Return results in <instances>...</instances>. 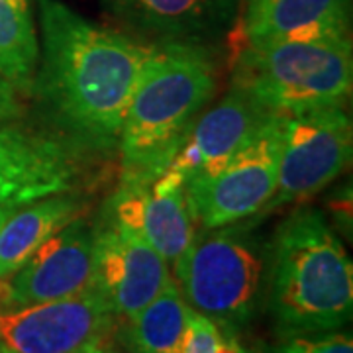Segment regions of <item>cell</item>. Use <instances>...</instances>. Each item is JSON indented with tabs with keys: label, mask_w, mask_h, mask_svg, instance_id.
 Listing matches in <instances>:
<instances>
[{
	"label": "cell",
	"mask_w": 353,
	"mask_h": 353,
	"mask_svg": "<svg viewBox=\"0 0 353 353\" xmlns=\"http://www.w3.org/2000/svg\"><path fill=\"white\" fill-rule=\"evenodd\" d=\"M214 94V61L201 46H150L118 139L120 183L152 185L163 175Z\"/></svg>",
	"instance_id": "7a4b0ae2"
},
{
	"label": "cell",
	"mask_w": 353,
	"mask_h": 353,
	"mask_svg": "<svg viewBox=\"0 0 353 353\" xmlns=\"http://www.w3.org/2000/svg\"><path fill=\"white\" fill-rule=\"evenodd\" d=\"M79 176L77 148L69 141L0 124V206L73 192Z\"/></svg>",
	"instance_id": "8fae6325"
},
{
	"label": "cell",
	"mask_w": 353,
	"mask_h": 353,
	"mask_svg": "<svg viewBox=\"0 0 353 353\" xmlns=\"http://www.w3.org/2000/svg\"><path fill=\"white\" fill-rule=\"evenodd\" d=\"M245 43L350 38L347 0H248Z\"/></svg>",
	"instance_id": "5bb4252c"
},
{
	"label": "cell",
	"mask_w": 353,
	"mask_h": 353,
	"mask_svg": "<svg viewBox=\"0 0 353 353\" xmlns=\"http://www.w3.org/2000/svg\"><path fill=\"white\" fill-rule=\"evenodd\" d=\"M240 343L226 338L212 320L199 312H190L189 328L181 353H238Z\"/></svg>",
	"instance_id": "d6986e66"
},
{
	"label": "cell",
	"mask_w": 353,
	"mask_h": 353,
	"mask_svg": "<svg viewBox=\"0 0 353 353\" xmlns=\"http://www.w3.org/2000/svg\"><path fill=\"white\" fill-rule=\"evenodd\" d=\"M22 116V102L20 92L0 75V124L12 122Z\"/></svg>",
	"instance_id": "44dd1931"
},
{
	"label": "cell",
	"mask_w": 353,
	"mask_h": 353,
	"mask_svg": "<svg viewBox=\"0 0 353 353\" xmlns=\"http://www.w3.org/2000/svg\"><path fill=\"white\" fill-rule=\"evenodd\" d=\"M94 287L118 318H132L173 281L163 257L108 208L94 224Z\"/></svg>",
	"instance_id": "30bf717a"
},
{
	"label": "cell",
	"mask_w": 353,
	"mask_h": 353,
	"mask_svg": "<svg viewBox=\"0 0 353 353\" xmlns=\"http://www.w3.org/2000/svg\"><path fill=\"white\" fill-rule=\"evenodd\" d=\"M0 345H2V343H0Z\"/></svg>",
	"instance_id": "484cf974"
},
{
	"label": "cell",
	"mask_w": 353,
	"mask_h": 353,
	"mask_svg": "<svg viewBox=\"0 0 353 353\" xmlns=\"http://www.w3.org/2000/svg\"><path fill=\"white\" fill-rule=\"evenodd\" d=\"M132 26L171 39H185L220 18L226 0H102Z\"/></svg>",
	"instance_id": "2e32d148"
},
{
	"label": "cell",
	"mask_w": 353,
	"mask_h": 353,
	"mask_svg": "<svg viewBox=\"0 0 353 353\" xmlns=\"http://www.w3.org/2000/svg\"><path fill=\"white\" fill-rule=\"evenodd\" d=\"M190 312L173 279L152 303L128 318V347L132 353H181Z\"/></svg>",
	"instance_id": "e0dca14e"
},
{
	"label": "cell",
	"mask_w": 353,
	"mask_h": 353,
	"mask_svg": "<svg viewBox=\"0 0 353 353\" xmlns=\"http://www.w3.org/2000/svg\"><path fill=\"white\" fill-rule=\"evenodd\" d=\"M34 92L73 148H118L126 108L150 46L94 24L61 0H38Z\"/></svg>",
	"instance_id": "6da1fadb"
},
{
	"label": "cell",
	"mask_w": 353,
	"mask_h": 353,
	"mask_svg": "<svg viewBox=\"0 0 353 353\" xmlns=\"http://www.w3.org/2000/svg\"><path fill=\"white\" fill-rule=\"evenodd\" d=\"M12 208H16V206H0V222H2L4 218H6V214H8V212H10Z\"/></svg>",
	"instance_id": "603a6c76"
},
{
	"label": "cell",
	"mask_w": 353,
	"mask_h": 353,
	"mask_svg": "<svg viewBox=\"0 0 353 353\" xmlns=\"http://www.w3.org/2000/svg\"><path fill=\"white\" fill-rule=\"evenodd\" d=\"M353 308V265L326 216L299 208L269 245V310L283 336H316L345 326Z\"/></svg>",
	"instance_id": "3957f363"
},
{
	"label": "cell",
	"mask_w": 353,
	"mask_h": 353,
	"mask_svg": "<svg viewBox=\"0 0 353 353\" xmlns=\"http://www.w3.org/2000/svg\"><path fill=\"white\" fill-rule=\"evenodd\" d=\"M279 353H353V341L345 334H316V336H294Z\"/></svg>",
	"instance_id": "ffe728a7"
},
{
	"label": "cell",
	"mask_w": 353,
	"mask_h": 353,
	"mask_svg": "<svg viewBox=\"0 0 353 353\" xmlns=\"http://www.w3.org/2000/svg\"><path fill=\"white\" fill-rule=\"evenodd\" d=\"M352 150V118L345 104L285 116L277 190L263 212L316 196L345 171Z\"/></svg>",
	"instance_id": "52a82bcc"
},
{
	"label": "cell",
	"mask_w": 353,
	"mask_h": 353,
	"mask_svg": "<svg viewBox=\"0 0 353 353\" xmlns=\"http://www.w3.org/2000/svg\"><path fill=\"white\" fill-rule=\"evenodd\" d=\"M39 38L30 0H0V75L20 94L34 92Z\"/></svg>",
	"instance_id": "ac0fdd59"
},
{
	"label": "cell",
	"mask_w": 353,
	"mask_h": 353,
	"mask_svg": "<svg viewBox=\"0 0 353 353\" xmlns=\"http://www.w3.org/2000/svg\"><path fill=\"white\" fill-rule=\"evenodd\" d=\"M114 318L94 287L69 299L2 310L0 343L10 353H77L106 338Z\"/></svg>",
	"instance_id": "ba28073f"
},
{
	"label": "cell",
	"mask_w": 353,
	"mask_h": 353,
	"mask_svg": "<svg viewBox=\"0 0 353 353\" xmlns=\"http://www.w3.org/2000/svg\"><path fill=\"white\" fill-rule=\"evenodd\" d=\"M77 353H116V352L110 350V347L106 345L104 338H102V340H97V341H92V343H88V345H85L81 352H77Z\"/></svg>",
	"instance_id": "7402d4cb"
},
{
	"label": "cell",
	"mask_w": 353,
	"mask_h": 353,
	"mask_svg": "<svg viewBox=\"0 0 353 353\" xmlns=\"http://www.w3.org/2000/svg\"><path fill=\"white\" fill-rule=\"evenodd\" d=\"M108 210L148 241L171 269L196 234L185 185L165 176H159L152 185L120 183Z\"/></svg>",
	"instance_id": "4fadbf2b"
},
{
	"label": "cell",
	"mask_w": 353,
	"mask_h": 353,
	"mask_svg": "<svg viewBox=\"0 0 353 353\" xmlns=\"http://www.w3.org/2000/svg\"><path fill=\"white\" fill-rule=\"evenodd\" d=\"M83 206L73 190L12 208L0 222V279L16 273L41 243L79 218Z\"/></svg>",
	"instance_id": "9a60e30c"
},
{
	"label": "cell",
	"mask_w": 353,
	"mask_h": 353,
	"mask_svg": "<svg viewBox=\"0 0 353 353\" xmlns=\"http://www.w3.org/2000/svg\"><path fill=\"white\" fill-rule=\"evenodd\" d=\"M273 112L232 87L222 101L202 112L163 175L176 183L210 175L252 141Z\"/></svg>",
	"instance_id": "7c38bea8"
},
{
	"label": "cell",
	"mask_w": 353,
	"mask_h": 353,
	"mask_svg": "<svg viewBox=\"0 0 353 353\" xmlns=\"http://www.w3.org/2000/svg\"><path fill=\"white\" fill-rule=\"evenodd\" d=\"M263 269L252 222L241 220L194 234L173 265V279L190 310L206 316L220 330H236L252 316Z\"/></svg>",
	"instance_id": "5b68a950"
},
{
	"label": "cell",
	"mask_w": 353,
	"mask_h": 353,
	"mask_svg": "<svg viewBox=\"0 0 353 353\" xmlns=\"http://www.w3.org/2000/svg\"><path fill=\"white\" fill-rule=\"evenodd\" d=\"M0 353H10V352H8V350H6L4 345H0Z\"/></svg>",
	"instance_id": "d4e9b609"
},
{
	"label": "cell",
	"mask_w": 353,
	"mask_h": 353,
	"mask_svg": "<svg viewBox=\"0 0 353 353\" xmlns=\"http://www.w3.org/2000/svg\"><path fill=\"white\" fill-rule=\"evenodd\" d=\"M352 39L245 43L234 85L281 116L345 104L352 94Z\"/></svg>",
	"instance_id": "277c9868"
},
{
	"label": "cell",
	"mask_w": 353,
	"mask_h": 353,
	"mask_svg": "<svg viewBox=\"0 0 353 353\" xmlns=\"http://www.w3.org/2000/svg\"><path fill=\"white\" fill-rule=\"evenodd\" d=\"M94 226L75 218L46 243L10 277L0 279V301L6 308L69 299L94 289Z\"/></svg>",
	"instance_id": "9c48e42d"
},
{
	"label": "cell",
	"mask_w": 353,
	"mask_h": 353,
	"mask_svg": "<svg viewBox=\"0 0 353 353\" xmlns=\"http://www.w3.org/2000/svg\"><path fill=\"white\" fill-rule=\"evenodd\" d=\"M238 353H252V352H250V350H245V347H241V345H240V347H238Z\"/></svg>",
	"instance_id": "cb8c5ba5"
},
{
	"label": "cell",
	"mask_w": 353,
	"mask_h": 353,
	"mask_svg": "<svg viewBox=\"0 0 353 353\" xmlns=\"http://www.w3.org/2000/svg\"><path fill=\"white\" fill-rule=\"evenodd\" d=\"M283 126L285 116L273 114L261 132L218 171L185 183L194 224L210 230L263 212L277 190Z\"/></svg>",
	"instance_id": "8992f818"
}]
</instances>
